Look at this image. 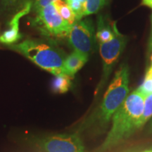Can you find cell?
I'll use <instances>...</instances> for the list:
<instances>
[{
  "mask_svg": "<svg viewBox=\"0 0 152 152\" xmlns=\"http://www.w3.org/2000/svg\"><path fill=\"white\" fill-rule=\"evenodd\" d=\"M137 90L147 95L152 93V78L146 76L142 84L140 85Z\"/></svg>",
  "mask_w": 152,
  "mask_h": 152,
  "instance_id": "cell-15",
  "label": "cell"
},
{
  "mask_svg": "<svg viewBox=\"0 0 152 152\" xmlns=\"http://www.w3.org/2000/svg\"><path fill=\"white\" fill-rule=\"evenodd\" d=\"M146 76L152 78V66H151V67L149 68V69L148 70L147 73V74H146Z\"/></svg>",
  "mask_w": 152,
  "mask_h": 152,
  "instance_id": "cell-19",
  "label": "cell"
},
{
  "mask_svg": "<svg viewBox=\"0 0 152 152\" xmlns=\"http://www.w3.org/2000/svg\"><path fill=\"white\" fill-rule=\"evenodd\" d=\"M95 37L99 44L111 41L115 37L113 25L112 26H110L102 16H99L98 18L97 30Z\"/></svg>",
  "mask_w": 152,
  "mask_h": 152,
  "instance_id": "cell-10",
  "label": "cell"
},
{
  "mask_svg": "<svg viewBox=\"0 0 152 152\" xmlns=\"http://www.w3.org/2000/svg\"><path fill=\"white\" fill-rule=\"evenodd\" d=\"M151 22H152V17H151ZM149 48L150 49H152V28H151V37H150V39H149Z\"/></svg>",
  "mask_w": 152,
  "mask_h": 152,
  "instance_id": "cell-20",
  "label": "cell"
},
{
  "mask_svg": "<svg viewBox=\"0 0 152 152\" xmlns=\"http://www.w3.org/2000/svg\"><path fill=\"white\" fill-rule=\"evenodd\" d=\"M33 7L31 1H27L23 7L17 12L9 22V29L0 35V42L6 45H14L21 39L22 35L19 33V21L23 16L28 14Z\"/></svg>",
  "mask_w": 152,
  "mask_h": 152,
  "instance_id": "cell-8",
  "label": "cell"
},
{
  "mask_svg": "<svg viewBox=\"0 0 152 152\" xmlns=\"http://www.w3.org/2000/svg\"><path fill=\"white\" fill-rule=\"evenodd\" d=\"M142 4L152 9V0H142Z\"/></svg>",
  "mask_w": 152,
  "mask_h": 152,
  "instance_id": "cell-18",
  "label": "cell"
},
{
  "mask_svg": "<svg viewBox=\"0 0 152 152\" xmlns=\"http://www.w3.org/2000/svg\"><path fill=\"white\" fill-rule=\"evenodd\" d=\"M115 37L111 41L100 44L99 52L103 61V74L99 84L96 89V93L102 91L107 83L113 68L116 64L120 55L124 50L128 39L118 30L116 23L113 24Z\"/></svg>",
  "mask_w": 152,
  "mask_h": 152,
  "instance_id": "cell-4",
  "label": "cell"
},
{
  "mask_svg": "<svg viewBox=\"0 0 152 152\" xmlns=\"http://www.w3.org/2000/svg\"><path fill=\"white\" fill-rule=\"evenodd\" d=\"M149 132L152 133V122L151 123V125H150V127H149Z\"/></svg>",
  "mask_w": 152,
  "mask_h": 152,
  "instance_id": "cell-21",
  "label": "cell"
},
{
  "mask_svg": "<svg viewBox=\"0 0 152 152\" xmlns=\"http://www.w3.org/2000/svg\"><path fill=\"white\" fill-rule=\"evenodd\" d=\"M37 13L36 23L42 26L45 33L56 37L67 36L71 26L62 18L53 3Z\"/></svg>",
  "mask_w": 152,
  "mask_h": 152,
  "instance_id": "cell-7",
  "label": "cell"
},
{
  "mask_svg": "<svg viewBox=\"0 0 152 152\" xmlns=\"http://www.w3.org/2000/svg\"><path fill=\"white\" fill-rule=\"evenodd\" d=\"M151 66H152V56H151Z\"/></svg>",
  "mask_w": 152,
  "mask_h": 152,
  "instance_id": "cell-23",
  "label": "cell"
},
{
  "mask_svg": "<svg viewBox=\"0 0 152 152\" xmlns=\"http://www.w3.org/2000/svg\"><path fill=\"white\" fill-rule=\"evenodd\" d=\"M129 68L123 64L120 66L114 75L113 80L104 94L99 109L94 116L89 119L87 125L95 122L99 126H104L121 106L129 93Z\"/></svg>",
  "mask_w": 152,
  "mask_h": 152,
  "instance_id": "cell-3",
  "label": "cell"
},
{
  "mask_svg": "<svg viewBox=\"0 0 152 152\" xmlns=\"http://www.w3.org/2000/svg\"><path fill=\"white\" fill-rule=\"evenodd\" d=\"M52 3L62 18L70 26H73L76 22L75 16L65 0H55Z\"/></svg>",
  "mask_w": 152,
  "mask_h": 152,
  "instance_id": "cell-11",
  "label": "cell"
},
{
  "mask_svg": "<svg viewBox=\"0 0 152 152\" xmlns=\"http://www.w3.org/2000/svg\"><path fill=\"white\" fill-rule=\"evenodd\" d=\"M67 37L74 51L89 56L96 39L92 21L90 19L76 21L70 28Z\"/></svg>",
  "mask_w": 152,
  "mask_h": 152,
  "instance_id": "cell-6",
  "label": "cell"
},
{
  "mask_svg": "<svg viewBox=\"0 0 152 152\" xmlns=\"http://www.w3.org/2000/svg\"><path fill=\"white\" fill-rule=\"evenodd\" d=\"M145 94L134 90L113 114L111 130L102 145V150L109 149L128 138L136 130L137 125L144 110Z\"/></svg>",
  "mask_w": 152,
  "mask_h": 152,
  "instance_id": "cell-1",
  "label": "cell"
},
{
  "mask_svg": "<svg viewBox=\"0 0 152 152\" xmlns=\"http://www.w3.org/2000/svg\"><path fill=\"white\" fill-rule=\"evenodd\" d=\"M106 0H86L85 3L84 16L94 14L105 6Z\"/></svg>",
  "mask_w": 152,
  "mask_h": 152,
  "instance_id": "cell-14",
  "label": "cell"
},
{
  "mask_svg": "<svg viewBox=\"0 0 152 152\" xmlns=\"http://www.w3.org/2000/svg\"><path fill=\"white\" fill-rule=\"evenodd\" d=\"M88 57L86 55L74 51L66 57L64 64V73L73 77L86 64Z\"/></svg>",
  "mask_w": 152,
  "mask_h": 152,
  "instance_id": "cell-9",
  "label": "cell"
},
{
  "mask_svg": "<svg viewBox=\"0 0 152 152\" xmlns=\"http://www.w3.org/2000/svg\"><path fill=\"white\" fill-rule=\"evenodd\" d=\"M34 143L40 152H84V146L75 134H58L36 138Z\"/></svg>",
  "mask_w": 152,
  "mask_h": 152,
  "instance_id": "cell-5",
  "label": "cell"
},
{
  "mask_svg": "<svg viewBox=\"0 0 152 152\" xmlns=\"http://www.w3.org/2000/svg\"><path fill=\"white\" fill-rule=\"evenodd\" d=\"M144 152H152V149H149V150H146Z\"/></svg>",
  "mask_w": 152,
  "mask_h": 152,
  "instance_id": "cell-22",
  "label": "cell"
},
{
  "mask_svg": "<svg viewBox=\"0 0 152 152\" xmlns=\"http://www.w3.org/2000/svg\"><path fill=\"white\" fill-rule=\"evenodd\" d=\"M55 0H35L33 4V7L36 12L39 11L44 7L52 4Z\"/></svg>",
  "mask_w": 152,
  "mask_h": 152,
  "instance_id": "cell-16",
  "label": "cell"
},
{
  "mask_svg": "<svg viewBox=\"0 0 152 152\" xmlns=\"http://www.w3.org/2000/svg\"><path fill=\"white\" fill-rule=\"evenodd\" d=\"M10 48L54 75L64 74L66 57L61 50L52 45L37 39H26L17 45H11Z\"/></svg>",
  "mask_w": 152,
  "mask_h": 152,
  "instance_id": "cell-2",
  "label": "cell"
},
{
  "mask_svg": "<svg viewBox=\"0 0 152 152\" xmlns=\"http://www.w3.org/2000/svg\"><path fill=\"white\" fill-rule=\"evenodd\" d=\"M26 1V0H2V4L4 8L10 9Z\"/></svg>",
  "mask_w": 152,
  "mask_h": 152,
  "instance_id": "cell-17",
  "label": "cell"
},
{
  "mask_svg": "<svg viewBox=\"0 0 152 152\" xmlns=\"http://www.w3.org/2000/svg\"><path fill=\"white\" fill-rule=\"evenodd\" d=\"M73 77L65 74L55 75L52 81V90L57 94L67 92L71 86V80Z\"/></svg>",
  "mask_w": 152,
  "mask_h": 152,
  "instance_id": "cell-12",
  "label": "cell"
},
{
  "mask_svg": "<svg viewBox=\"0 0 152 152\" xmlns=\"http://www.w3.org/2000/svg\"><path fill=\"white\" fill-rule=\"evenodd\" d=\"M152 116V93L145 95L144 97V110L141 117L139 119L137 128H141Z\"/></svg>",
  "mask_w": 152,
  "mask_h": 152,
  "instance_id": "cell-13",
  "label": "cell"
}]
</instances>
